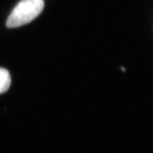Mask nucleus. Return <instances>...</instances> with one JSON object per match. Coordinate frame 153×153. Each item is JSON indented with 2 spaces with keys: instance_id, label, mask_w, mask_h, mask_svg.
<instances>
[{
  "instance_id": "f257e3e1",
  "label": "nucleus",
  "mask_w": 153,
  "mask_h": 153,
  "mask_svg": "<svg viewBox=\"0 0 153 153\" xmlns=\"http://www.w3.org/2000/svg\"><path fill=\"white\" fill-rule=\"evenodd\" d=\"M43 8V0H22L9 16L7 26L11 28L27 24L41 14Z\"/></svg>"
},
{
  "instance_id": "f03ea898",
  "label": "nucleus",
  "mask_w": 153,
  "mask_h": 153,
  "mask_svg": "<svg viewBox=\"0 0 153 153\" xmlns=\"http://www.w3.org/2000/svg\"><path fill=\"white\" fill-rule=\"evenodd\" d=\"M11 82V76L8 70L0 68V94L4 93L8 90Z\"/></svg>"
}]
</instances>
